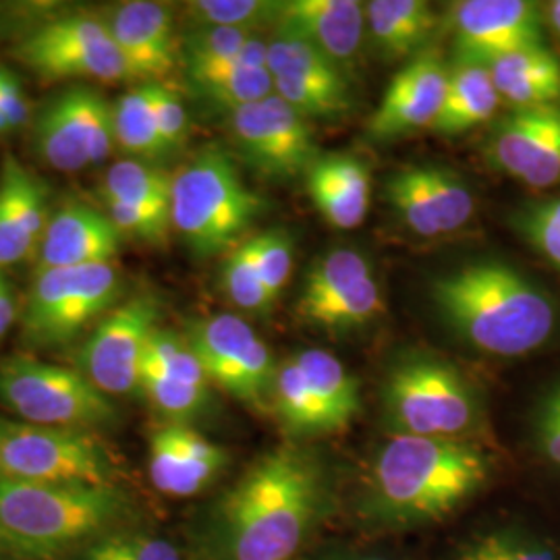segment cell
<instances>
[{
    "instance_id": "cell-42",
    "label": "cell",
    "mask_w": 560,
    "mask_h": 560,
    "mask_svg": "<svg viewBox=\"0 0 560 560\" xmlns=\"http://www.w3.org/2000/svg\"><path fill=\"white\" fill-rule=\"evenodd\" d=\"M252 241L261 282L270 300L277 301L293 272V237L284 229H272L252 237Z\"/></svg>"
},
{
    "instance_id": "cell-47",
    "label": "cell",
    "mask_w": 560,
    "mask_h": 560,
    "mask_svg": "<svg viewBox=\"0 0 560 560\" xmlns=\"http://www.w3.org/2000/svg\"><path fill=\"white\" fill-rule=\"evenodd\" d=\"M18 316V305L13 300V287L0 270V339L11 330Z\"/></svg>"
},
{
    "instance_id": "cell-34",
    "label": "cell",
    "mask_w": 560,
    "mask_h": 560,
    "mask_svg": "<svg viewBox=\"0 0 560 560\" xmlns=\"http://www.w3.org/2000/svg\"><path fill=\"white\" fill-rule=\"evenodd\" d=\"M384 310L381 284L374 277L363 280L339 300L330 301L305 316L328 335H349L376 320Z\"/></svg>"
},
{
    "instance_id": "cell-31",
    "label": "cell",
    "mask_w": 560,
    "mask_h": 560,
    "mask_svg": "<svg viewBox=\"0 0 560 560\" xmlns=\"http://www.w3.org/2000/svg\"><path fill=\"white\" fill-rule=\"evenodd\" d=\"M102 196L129 203L164 224L171 222L173 177L154 164L140 161L115 162L104 177Z\"/></svg>"
},
{
    "instance_id": "cell-43",
    "label": "cell",
    "mask_w": 560,
    "mask_h": 560,
    "mask_svg": "<svg viewBox=\"0 0 560 560\" xmlns=\"http://www.w3.org/2000/svg\"><path fill=\"white\" fill-rule=\"evenodd\" d=\"M515 226L546 260L560 268V198L525 206L515 219Z\"/></svg>"
},
{
    "instance_id": "cell-44",
    "label": "cell",
    "mask_w": 560,
    "mask_h": 560,
    "mask_svg": "<svg viewBox=\"0 0 560 560\" xmlns=\"http://www.w3.org/2000/svg\"><path fill=\"white\" fill-rule=\"evenodd\" d=\"M156 122L166 159L180 152L189 140V117L177 92L156 81Z\"/></svg>"
},
{
    "instance_id": "cell-28",
    "label": "cell",
    "mask_w": 560,
    "mask_h": 560,
    "mask_svg": "<svg viewBox=\"0 0 560 560\" xmlns=\"http://www.w3.org/2000/svg\"><path fill=\"white\" fill-rule=\"evenodd\" d=\"M268 69L272 80H289L351 98V85L335 60L298 36L277 32L268 42Z\"/></svg>"
},
{
    "instance_id": "cell-32",
    "label": "cell",
    "mask_w": 560,
    "mask_h": 560,
    "mask_svg": "<svg viewBox=\"0 0 560 560\" xmlns=\"http://www.w3.org/2000/svg\"><path fill=\"white\" fill-rule=\"evenodd\" d=\"M270 407L277 413L280 425L293 436H320L335 432L320 400L307 386L293 358L277 365Z\"/></svg>"
},
{
    "instance_id": "cell-9",
    "label": "cell",
    "mask_w": 560,
    "mask_h": 560,
    "mask_svg": "<svg viewBox=\"0 0 560 560\" xmlns=\"http://www.w3.org/2000/svg\"><path fill=\"white\" fill-rule=\"evenodd\" d=\"M120 289V275L110 264L38 272L23 305V342L36 349L69 345L110 312Z\"/></svg>"
},
{
    "instance_id": "cell-30",
    "label": "cell",
    "mask_w": 560,
    "mask_h": 560,
    "mask_svg": "<svg viewBox=\"0 0 560 560\" xmlns=\"http://www.w3.org/2000/svg\"><path fill=\"white\" fill-rule=\"evenodd\" d=\"M115 106V140L131 161L154 162L166 159L156 122V83H140L122 94Z\"/></svg>"
},
{
    "instance_id": "cell-21",
    "label": "cell",
    "mask_w": 560,
    "mask_h": 560,
    "mask_svg": "<svg viewBox=\"0 0 560 560\" xmlns=\"http://www.w3.org/2000/svg\"><path fill=\"white\" fill-rule=\"evenodd\" d=\"M122 245L119 229L83 201H69L50 217L38 249V272L110 264Z\"/></svg>"
},
{
    "instance_id": "cell-14",
    "label": "cell",
    "mask_w": 560,
    "mask_h": 560,
    "mask_svg": "<svg viewBox=\"0 0 560 560\" xmlns=\"http://www.w3.org/2000/svg\"><path fill=\"white\" fill-rule=\"evenodd\" d=\"M229 125L241 159L264 179H298L320 156L310 120L277 94L240 108Z\"/></svg>"
},
{
    "instance_id": "cell-29",
    "label": "cell",
    "mask_w": 560,
    "mask_h": 560,
    "mask_svg": "<svg viewBox=\"0 0 560 560\" xmlns=\"http://www.w3.org/2000/svg\"><path fill=\"white\" fill-rule=\"evenodd\" d=\"M301 374L320 400L332 430H342L360 411V382L332 353L307 349L293 355Z\"/></svg>"
},
{
    "instance_id": "cell-1",
    "label": "cell",
    "mask_w": 560,
    "mask_h": 560,
    "mask_svg": "<svg viewBox=\"0 0 560 560\" xmlns=\"http://www.w3.org/2000/svg\"><path fill=\"white\" fill-rule=\"evenodd\" d=\"M324 474L310 453L282 446L256 460L210 511L212 560H293L324 509Z\"/></svg>"
},
{
    "instance_id": "cell-7",
    "label": "cell",
    "mask_w": 560,
    "mask_h": 560,
    "mask_svg": "<svg viewBox=\"0 0 560 560\" xmlns=\"http://www.w3.org/2000/svg\"><path fill=\"white\" fill-rule=\"evenodd\" d=\"M115 463L92 432L0 418V480L115 486Z\"/></svg>"
},
{
    "instance_id": "cell-13",
    "label": "cell",
    "mask_w": 560,
    "mask_h": 560,
    "mask_svg": "<svg viewBox=\"0 0 560 560\" xmlns=\"http://www.w3.org/2000/svg\"><path fill=\"white\" fill-rule=\"evenodd\" d=\"M185 339L208 378L229 395L254 407H270L277 363L258 332L233 314L194 320Z\"/></svg>"
},
{
    "instance_id": "cell-26",
    "label": "cell",
    "mask_w": 560,
    "mask_h": 560,
    "mask_svg": "<svg viewBox=\"0 0 560 560\" xmlns=\"http://www.w3.org/2000/svg\"><path fill=\"white\" fill-rule=\"evenodd\" d=\"M494 88L513 108L560 104V62L544 44L494 60Z\"/></svg>"
},
{
    "instance_id": "cell-52",
    "label": "cell",
    "mask_w": 560,
    "mask_h": 560,
    "mask_svg": "<svg viewBox=\"0 0 560 560\" xmlns=\"http://www.w3.org/2000/svg\"><path fill=\"white\" fill-rule=\"evenodd\" d=\"M339 560H386V559H378V557H363V559H339Z\"/></svg>"
},
{
    "instance_id": "cell-50",
    "label": "cell",
    "mask_w": 560,
    "mask_h": 560,
    "mask_svg": "<svg viewBox=\"0 0 560 560\" xmlns=\"http://www.w3.org/2000/svg\"><path fill=\"white\" fill-rule=\"evenodd\" d=\"M9 131H13V129H11L9 120L4 119L2 113H0V136H4V133H9Z\"/></svg>"
},
{
    "instance_id": "cell-49",
    "label": "cell",
    "mask_w": 560,
    "mask_h": 560,
    "mask_svg": "<svg viewBox=\"0 0 560 560\" xmlns=\"http://www.w3.org/2000/svg\"><path fill=\"white\" fill-rule=\"evenodd\" d=\"M546 399L550 400V402H552V405H555V407L560 411V386L559 388H555Z\"/></svg>"
},
{
    "instance_id": "cell-11",
    "label": "cell",
    "mask_w": 560,
    "mask_h": 560,
    "mask_svg": "<svg viewBox=\"0 0 560 560\" xmlns=\"http://www.w3.org/2000/svg\"><path fill=\"white\" fill-rule=\"evenodd\" d=\"M42 161L62 173L96 166L115 150V106L90 85H69L34 120Z\"/></svg>"
},
{
    "instance_id": "cell-19",
    "label": "cell",
    "mask_w": 560,
    "mask_h": 560,
    "mask_svg": "<svg viewBox=\"0 0 560 560\" xmlns=\"http://www.w3.org/2000/svg\"><path fill=\"white\" fill-rule=\"evenodd\" d=\"M120 55L131 69L133 81L156 83L177 62L173 11L162 2L131 0L104 13Z\"/></svg>"
},
{
    "instance_id": "cell-23",
    "label": "cell",
    "mask_w": 560,
    "mask_h": 560,
    "mask_svg": "<svg viewBox=\"0 0 560 560\" xmlns=\"http://www.w3.org/2000/svg\"><path fill=\"white\" fill-rule=\"evenodd\" d=\"M48 221L46 185L7 156L0 177V268L38 256Z\"/></svg>"
},
{
    "instance_id": "cell-45",
    "label": "cell",
    "mask_w": 560,
    "mask_h": 560,
    "mask_svg": "<svg viewBox=\"0 0 560 560\" xmlns=\"http://www.w3.org/2000/svg\"><path fill=\"white\" fill-rule=\"evenodd\" d=\"M104 206H106V217L119 229L122 240L131 237V240L145 241V243L166 241L168 229H171L168 224L156 221L154 217L141 212L138 208L113 200V198H104Z\"/></svg>"
},
{
    "instance_id": "cell-20",
    "label": "cell",
    "mask_w": 560,
    "mask_h": 560,
    "mask_svg": "<svg viewBox=\"0 0 560 560\" xmlns=\"http://www.w3.org/2000/svg\"><path fill=\"white\" fill-rule=\"evenodd\" d=\"M229 463L226 451L185 423H168L150 441V480L173 499L200 494Z\"/></svg>"
},
{
    "instance_id": "cell-15",
    "label": "cell",
    "mask_w": 560,
    "mask_h": 560,
    "mask_svg": "<svg viewBox=\"0 0 560 560\" xmlns=\"http://www.w3.org/2000/svg\"><path fill=\"white\" fill-rule=\"evenodd\" d=\"M384 194L402 226L420 237L451 235L471 221L476 212L469 185L453 171L432 164L393 173Z\"/></svg>"
},
{
    "instance_id": "cell-37",
    "label": "cell",
    "mask_w": 560,
    "mask_h": 560,
    "mask_svg": "<svg viewBox=\"0 0 560 560\" xmlns=\"http://www.w3.org/2000/svg\"><path fill=\"white\" fill-rule=\"evenodd\" d=\"M280 2L272 0H196L187 4V13L196 27H237L256 32L279 20Z\"/></svg>"
},
{
    "instance_id": "cell-12",
    "label": "cell",
    "mask_w": 560,
    "mask_h": 560,
    "mask_svg": "<svg viewBox=\"0 0 560 560\" xmlns=\"http://www.w3.org/2000/svg\"><path fill=\"white\" fill-rule=\"evenodd\" d=\"M161 301L138 293L110 310L78 351L80 372L106 397L140 393V374L148 340L159 328Z\"/></svg>"
},
{
    "instance_id": "cell-40",
    "label": "cell",
    "mask_w": 560,
    "mask_h": 560,
    "mask_svg": "<svg viewBox=\"0 0 560 560\" xmlns=\"http://www.w3.org/2000/svg\"><path fill=\"white\" fill-rule=\"evenodd\" d=\"M457 560H560V555L521 532L497 529L467 541Z\"/></svg>"
},
{
    "instance_id": "cell-25",
    "label": "cell",
    "mask_w": 560,
    "mask_h": 560,
    "mask_svg": "<svg viewBox=\"0 0 560 560\" xmlns=\"http://www.w3.org/2000/svg\"><path fill=\"white\" fill-rule=\"evenodd\" d=\"M370 40L382 59H413L436 30V15L425 0H372L365 4Z\"/></svg>"
},
{
    "instance_id": "cell-22",
    "label": "cell",
    "mask_w": 560,
    "mask_h": 560,
    "mask_svg": "<svg viewBox=\"0 0 560 560\" xmlns=\"http://www.w3.org/2000/svg\"><path fill=\"white\" fill-rule=\"evenodd\" d=\"M275 25L277 32L312 44L345 69L360 55L365 9L355 0H287L280 2Z\"/></svg>"
},
{
    "instance_id": "cell-36",
    "label": "cell",
    "mask_w": 560,
    "mask_h": 560,
    "mask_svg": "<svg viewBox=\"0 0 560 560\" xmlns=\"http://www.w3.org/2000/svg\"><path fill=\"white\" fill-rule=\"evenodd\" d=\"M222 289L231 303H235L243 312L264 316L272 310L275 301L270 300L264 282H261L254 241L247 240L233 247L222 264Z\"/></svg>"
},
{
    "instance_id": "cell-27",
    "label": "cell",
    "mask_w": 560,
    "mask_h": 560,
    "mask_svg": "<svg viewBox=\"0 0 560 560\" xmlns=\"http://www.w3.org/2000/svg\"><path fill=\"white\" fill-rule=\"evenodd\" d=\"M499 104L501 96L488 67L455 62L451 69L441 115L434 120L432 131L441 136L465 133L492 119L499 110Z\"/></svg>"
},
{
    "instance_id": "cell-8",
    "label": "cell",
    "mask_w": 560,
    "mask_h": 560,
    "mask_svg": "<svg viewBox=\"0 0 560 560\" xmlns=\"http://www.w3.org/2000/svg\"><path fill=\"white\" fill-rule=\"evenodd\" d=\"M0 400L34 425L90 432L119 421L113 399L80 370L30 358L0 361Z\"/></svg>"
},
{
    "instance_id": "cell-48",
    "label": "cell",
    "mask_w": 560,
    "mask_h": 560,
    "mask_svg": "<svg viewBox=\"0 0 560 560\" xmlns=\"http://www.w3.org/2000/svg\"><path fill=\"white\" fill-rule=\"evenodd\" d=\"M550 20H552V25H555V30L559 32L560 36V0L550 4Z\"/></svg>"
},
{
    "instance_id": "cell-5",
    "label": "cell",
    "mask_w": 560,
    "mask_h": 560,
    "mask_svg": "<svg viewBox=\"0 0 560 560\" xmlns=\"http://www.w3.org/2000/svg\"><path fill=\"white\" fill-rule=\"evenodd\" d=\"M264 210L221 148L201 150L173 177L171 222L200 258L231 249Z\"/></svg>"
},
{
    "instance_id": "cell-41",
    "label": "cell",
    "mask_w": 560,
    "mask_h": 560,
    "mask_svg": "<svg viewBox=\"0 0 560 560\" xmlns=\"http://www.w3.org/2000/svg\"><path fill=\"white\" fill-rule=\"evenodd\" d=\"M254 36L256 32L237 30V27H217V25L194 27L183 40V59L187 69L212 67L237 57L241 48Z\"/></svg>"
},
{
    "instance_id": "cell-16",
    "label": "cell",
    "mask_w": 560,
    "mask_h": 560,
    "mask_svg": "<svg viewBox=\"0 0 560 560\" xmlns=\"http://www.w3.org/2000/svg\"><path fill=\"white\" fill-rule=\"evenodd\" d=\"M455 62L494 60L544 44L540 7L527 0H463L453 7Z\"/></svg>"
},
{
    "instance_id": "cell-24",
    "label": "cell",
    "mask_w": 560,
    "mask_h": 560,
    "mask_svg": "<svg viewBox=\"0 0 560 560\" xmlns=\"http://www.w3.org/2000/svg\"><path fill=\"white\" fill-rule=\"evenodd\" d=\"M307 194L328 224L340 231L358 229L370 212L372 175L353 154H320L305 173Z\"/></svg>"
},
{
    "instance_id": "cell-18",
    "label": "cell",
    "mask_w": 560,
    "mask_h": 560,
    "mask_svg": "<svg viewBox=\"0 0 560 560\" xmlns=\"http://www.w3.org/2000/svg\"><path fill=\"white\" fill-rule=\"evenodd\" d=\"M451 67L436 50L409 60L384 90L381 104L368 120L372 140L388 141L434 125L446 96Z\"/></svg>"
},
{
    "instance_id": "cell-4",
    "label": "cell",
    "mask_w": 560,
    "mask_h": 560,
    "mask_svg": "<svg viewBox=\"0 0 560 560\" xmlns=\"http://www.w3.org/2000/svg\"><path fill=\"white\" fill-rule=\"evenodd\" d=\"M129 509L117 486L0 480V544L15 559H57L119 529Z\"/></svg>"
},
{
    "instance_id": "cell-39",
    "label": "cell",
    "mask_w": 560,
    "mask_h": 560,
    "mask_svg": "<svg viewBox=\"0 0 560 560\" xmlns=\"http://www.w3.org/2000/svg\"><path fill=\"white\" fill-rule=\"evenodd\" d=\"M81 560H183L173 541L145 532L115 529L81 550Z\"/></svg>"
},
{
    "instance_id": "cell-6",
    "label": "cell",
    "mask_w": 560,
    "mask_h": 560,
    "mask_svg": "<svg viewBox=\"0 0 560 560\" xmlns=\"http://www.w3.org/2000/svg\"><path fill=\"white\" fill-rule=\"evenodd\" d=\"M386 420L395 434L463 439L480 421V397L459 368L434 355H405L382 388Z\"/></svg>"
},
{
    "instance_id": "cell-38",
    "label": "cell",
    "mask_w": 560,
    "mask_h": 560,
    "mask_svg": "<svg viewBox=\"0 0 560 560\" xmlns=\"http://www.w3.org/2000/svg\"><path fill=\"white\" fill-rule=\"evenodd\" d=\"M148 368H154L168 378L187 382L200 388H210V378L198 360L196 351L191 349L189 340L180 337L173 330L156 328L148 340L143 363Z\"/></svg>"
},
{
    "instance_id": "cell-33",
    "label": "cell",
    "mask_w": 560,
    "mask_h": 560,
    "mask_svg": "<svg viewBox=\"0 0 560 560\" xmlns=\"http://www.w3.org/2000/svg\"><path fill=\"white\" fill-rule=\"evenodd\" d=\"M374 277L372 264L358 249H330L305 275L298 312L305 318L314 310L339 300L360 282Z\"/></svg>"
},
{
    "instance_id": "cell-10",
    "label": "cell",
    "mask_w": 560,
    "mask_h": 560,
    "mask_svg": "<svg viewBox=\"0 0 560 560\" xmlns=\"http://www.w3.org/2000/svg\"><path fill=\"white\" fill-rule=\"evenodd\" d=\"M15 57L42 81H133L104 15L71 13L46 21L15 46Z\"/></svg>"
},
{
    "instance_id": "cell-51",
    "label": "cell",
    "mask_w": 560,
    "mask_h": 560,
    "mask_svg": "<svg viewBox=\"0 0 560 560\" xmlns=\"http://www.w3.org/2000/svg\"><path fill=\"white\" fill-rule=\"evenodd\" d=\"M0 560H20V559H15V557H13V555H11V552H9V550H7V548H4V546H2V544H0Z\"/></svg>"
},
{
    "instance_id": "cell-2",
    "label": "cell",
    "mask_w": 560,
    "mask_h": 560,
    "mask_svg": "<svg viewBox=\"0 0 560 560\" xmlns=\"http://www.w3.org/2000/svg\"><path fill=\"white\" fill-rule=\"evenodd\" d=\"M430 298L463 342L494 358L527 355L559 326L557 301L504 261H469L444 272L432 280Z\"/></svg>"
},
{
    "instance_id": "cell-46",
    "label": "cell",
    "mask_w": 560,
    "mask_h": 560,
    "mask_svg": "<svg viewBox=\"0 0 560 560\" xmlns=\"http://www.w3.org/2000/svg\"><path fill=\"white\" fill-rule=\"evenodd\" d=\"M0 113L4 119L9 120L13 131L30 120V106L23 96L20 80L15 78L13 71L0 85Z\"/></svg>"
},
{
    "instance_id": "cell-3",
    "label": "cell",
    "mask_w": 560,
    "mask_h": 560,
    "mask_svg": "<svg viewBox=\"0 0 560 560\" xmlns=\"http://www.w3.org/2000/svg\"><path fill=\"white\" fill-rule=\"evenodd\" d=\"M492 476V460L463 439L395 434L376 455L368 511L384 525L436 523L474 499Z\"/></svg>"
},
{
    "instance_id": "cell-35",
    "label": "cell",
    "mask_w": 560,
    "mask_h": 560,
    "mask_svg": "<svg viewBox=\"0 0 560 560\" xmlns=\"http://www.w3.org/2000/svg\"><path fill=\"white\" fill-rule=\"evenodd\" d=\"M140 393L171 423L185 425L200 416L210 399V388L168 378L148 365H141Z\"/></svg>"
},
{
    "instance_id": "cell-17",
    "label": "cell",
    "mask_w": 560,
    "mask_h": 560,
    "mask_svg": "<svg viewBox=\"0 0 560 560\" xmlns=\"http://www.w3.org/2000/svg\"><path fill=\"white\" fill-rule=\"evenodd\" d=\"M488 161L529 187L560 183V104L513 108L488 138Z\"/></svg>"
}]
</instances>
